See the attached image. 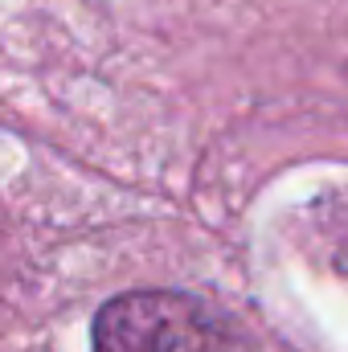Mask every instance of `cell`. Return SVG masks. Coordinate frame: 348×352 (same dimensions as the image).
<instances>
[{
  "label": "cell",
  "instance_id": "6da1fadb",
  "mask_svg": "<svg viewBox=\"0 0 348 352\" xmlns=\"http://www.w3.org/2000/svg\"><path fill=\"white\" fill-rule=\"evenodd\" d=\"M94 352H234L230 328L176 291H131L102 303Z\"/></svg>",
  "mask_w": 348,
  "mask_h": 352
}]
</instances>
